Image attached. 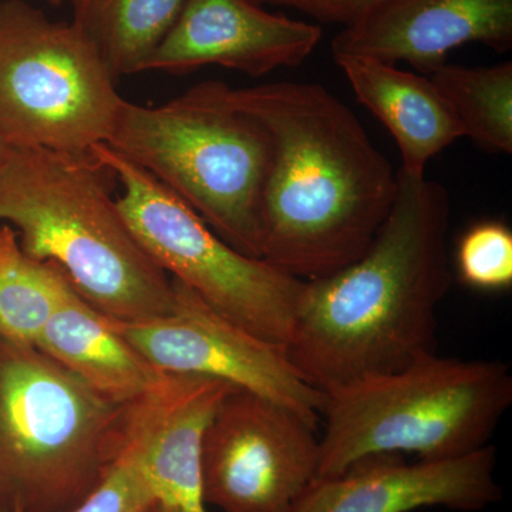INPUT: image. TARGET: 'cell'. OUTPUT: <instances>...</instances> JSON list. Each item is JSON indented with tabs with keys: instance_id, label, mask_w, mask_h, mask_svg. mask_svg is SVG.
Wrapping results in <instances>:
<instances>
[{
	"instance_id": "cell-1",
	"label": "cell",
	"mask_w": 512,
	"mask_h": 512,
	"mask_svg": "<svg viewBox=\"0 0 512 512\" xmlns=\"http://www.w3.org/2000/svg\"><path fill=\"white\" fill-rule=\"evenodd\" d=\"M444 185L397 171L396 200L375 241L336 274L305 282L286 356L323 394L434 352L436 312L453 284Z\"/></svg>"
},
{
	"instance_id": "cell-2",
	"label": "cell",
	"mask_w": 512,
	"mask_h": 512,
	"mask_svg": "<svg viewBox=\"0 0 512 512\" xmlns=\"http://www.w3.org/2000/svg\"><path fill=\"white\" fill-rule=\"evenodd\" d=\"M229 97L274 144L261 259L305 282L356 262L392 210L397 173L355 113L316 83L231 87Z\"/></svg>"
},
{
	"instance_id": "cell-3",
	"label": "cell",
	"mask_w": 512,
	"mask_h": 512,
	"mask_svg": "<svg viewBox=\"0 0 512 512\" xmlns=\"http://www.w3.org/2000/svg\"><path fill=\"white\" fill-rule=\"evenodd\" d=\"M90 154L8 147L0 161V224L23 254L59 266L94 309L119 322L173 311L170 276L133 234Z\"/></svg>"
},
{
	"instance_id": "cell-4",
	"label": "cell",
	"mask_w": 512,
	"mask_h": 512,
	"mask_svg": "<svg viewBox=\"0 0 512 512\" xmlns=\"http://www.w3.org/2000/svg\"><path fill=\"white\" fill-rule=\"evenodd\" d=\"M130 404L0 336V512L76 510L119 458Z\"/></svg>"
},
{
	"instance_id": "cell-5",
	"label": "cell",
	"mask_w": 512,
	"mask_h": 512,
	"mask_svg": "<svg viewBox=\"0 0 512 512\" xmlns=\"http://www.w3.org/2000/svg\"><path fill=\"white\" fill-rule=\"evenodd\" d=\"M512 404V375L498 360L436 352L386 375L325 393L318 477H335L367 457H464L490 444Z\"/></svg>"
},
{
	"instance_id": "cell-6",
	"label": "cell",
	"mask_w": 512,
	"mask_h": 512,
	"mask_svg": "<svg viewBox=\"0 0 512 512\" xmlns=\"http://www.w3.org/2000/svg\"><path fill=\"white\" fill-rule=\"evenodd\" d=\"M229 89L207 80L161 106L123 100L107 146L173 191L231 247L261 259L274 144Z\"/></svg>"
},
{
	"instance_id": "cell-7",
	"label": "cell",
	"mask_w": 512,
	"mask_h": 512,
	"mask_svg": "<svg viewBox=\"0 0 512 512\" xmlns=\"http://www.w3.org/2000/svg\"><path fill=\"white\" fill-rule=\"evenodd\" d=\"M123 97L76 23L26 0L0 5V140L86 156L107 144Z\"/></svg>"
},
{
	"instance_id": "cell-8",
	"label": "cell",
	"mask_w": 512,
	"mask_h": 512,
	"mask_svg": "<svg viewBox=\"0 0 512 512\" xmlns=\"http://www.w3.org/2000/svg\"><path fill=\"white\" fill-rule=\"evenodd\" d=\"M90 156L120 181L121 214L165 274L239 328L286 345L305 281L231 247L173 191L107 144Z\"/></svg>"
},
{
	"instance_id": "cell-9",
	"label": "cell",
	"mask_w": 512,
	"mask_h": 512,
	"mask_svg": "<svg viewBox=\"0 0 512 512\" xmlns=\"http://www.w3.org/2000/svg\"><path fill=\"white\" fill-rule=\"evenodd\" d=\"M319 461L316 426L235 387L202 439V498L222 512H291L318 478Z\"/></svg>"
},
{
	"instance_id": "cell-10",
	"label": "cell",
	"mask_w": 512,
	"mask_h": 512,
	"mask_svg": "<svg viewBox=\"0 0 512 512\" xmlns=\"http://www.w3.org/2000/svg\"><path fill=\"white\" fill-rule=\"evenodd\" d=\"M173 311L144 322L111 320L121 336L165 375L218 379L288 407L318 426L325 394L303 382L284 345L229 322L177 279Z\"/></svg>"
},
{
	"instance_id": "cell-11",
	"label": "cell",
	"mask_w": 512,
	"mask_h": 512,
	"mask_svg": "<svg viewBox=\"0 0 512 512\" xmlns=\"http://www.w3.org/2000/svg\"><path fill=\"white\" fill-rule=\"evenodd\" d=\"M322 35L316 23L268 12L252 0H187L143 72L188 74L217 64L265 76L301 66Z\"/></svg>"
},
{
	"instance_id": "cell-12",
	"label": "cell",
	"mask_w": 512,
	"mask_h": 512,
	"mask_svg": "<svg viewBox=\"0 0 512 512\" xmlns=\"http://www.w3.org/2000/svg\"><path fill=\"white\" fill-rule=\"evenodd\" d=\"M495 466L493 444L453 460L410 464L402 456L367 457L339 476L313 480L291 512L481 511L503 497Z\"/></svg>"
},
{
	"instance_id": "cell-13",
	"label": "cell",
	"mask_w": 512,
	"mask_h": 512,
	"mask_svg": "<svg viewBox=\"0 0 512 512\" xmlns=\"http://www.w3.org/2000/svg\"><path fill=\"white\" fill-rule=\"evenodd\" d=\"M512 49V0H386L332 40V53L407 63L430 76L457 47Z\"/></svg>"
},
{
	"instance_id": "cell-14",
	"label": "cell",
	"mask_w": 512,
	"mask_h": 512,
	"mask_svg": "<svg viewBox=\"0 0 512 512\" xmlns=\"http://www.w3.org/2000/svg\"><path fill=\"white\" fill-rule=\"evenodd\" d=\"M234 386L208 377L165 375L130 404L124 446L158 501L185 512H207L201 447L215 410Z\"/></svg>"
},
{
	"instance_id": "cell-15",
	"label": "cell",
	"mask_w": 512,
	"mask_h": 512,
	"mask_svg": "<svg viewBox=\"0 0 512 512\" xmlns=\"http://www.w3.org/2000/svg\"><path fill=\"white\" fill-rule=\"evenodd\" d=\"M357 101L382 121L402 156L400 170L426 175L429 161L464 137L453 107L430 76L372 57L333 56Z\"/></svg>"
},
{
	"instance_id": "cell-16",
	"label": "cell",
	"mask_w": 512,
	"mask_h": 512,
	"mask_svg": "<svg viewBox=\"0 0 512 512\" xmlns=\"http://www.w3.org/2000/svg\"><path fill=\"white\" fill-rule=\"evenodd\" d=\"M36 348L117 403L136 402L163 376L70 281Z\"/></svg>"
},
{
	"instance_id": "cell-17",
	"label": "cell",
	"mask_w": 512,
	"mask_h": 512,
	"mask_svg": "<svg viewBox=\"0 0 512 512\" xmlns=\"http://www.w3.org/2000/svg\"><path fill=\"white\" fill-rule=\"evenodd\" d=\"M73 23L99 50L114 79L141 73L187 0H70Z\"/></svg>"
},
{
	"instance_id": "cell-18",
	"label": "cell",
	"mask_w": 512,
	"mask_h": 512,
	"mask_svg": "<svg viewBox=\"0 0 512 512\" xmlns=\"http://www.w3.org/2000/svg\"><path fill=\"white\" fill-rule=\"evenodd\" d=\"M430 79L453 107L464 137L490 153H512V63L443 64Z\"/></svg>"
},
{
	"instance_id": "cell-19",
	"label": "cell",
	"mask_w": 512,
	"mask_h": 512,
	"mask_svg": "<svg viewBox=\"0 0 512 512\" xmlns=\"http://www.w3.org/2000/svg\"><path fill=\"white\" fill-rule=\"evenodd\" d=\"M67 282L59 266L29 258L18 242L0 262V336L36 348Z\"/></svg>"
},
{
	"instance_id": "cell-20",
	"label": "cell",
	"mask_w": 512,
	"mask_h": 512,
	"mask_svg": "<svg viewBox=\"0 0 512 512\" xmlns=\"http://www.w3.org/2000/svg\"><path fill=\"white\" fill-rule=\"evenodd\" d=\"M458 275L480 291L512 285V234L507 225L485 221L468 229L457 248Z\"/></svg>"
},
{
	"instance_id": "cell-21",
	"label": "cell",
	"mask_w": 512,
	"mask_h": 512,
	"mask_svg": "<svg viewBox=\"0 0 512 512\" xmlns=\"http://www.w3.org/2000/svg\"><path fill=\"white\" fill-rule=\"evenodd\" d=\"M156 501L133 454L123 446L103 483L72 512H147Z\"/></svg>"
},
{
	"instance_id": "cell-22",
	"label": "cell",
	"mask_w": 512,
	"mask_h": 512,
	"mask_svg": "<svg viewBox=\"0 0 512 512\" xmlns=\"http://www.w3.org/2000/svg\"><path fill=\"white\" fill-rule=\"evenodd\" d=\"M259 6H281L311 16L320 23L342 25L343 29L355 25L367 13L386 0H252Z\"/></svg>"
},
{
	"instance_id": "cell-23",
	"label": "cell",
	"mask_w": 512,
	"mask_h": 512,
	"mask_svg": "<svg viewBox=\"0 0 512 512\" xmlns=\"http://www.w3.org/2000/svg\"><path fill=\"white\" fill-rule=\"evenodd\" d=\"M18 244V235L9 225L0 224V262Z\"/></svg>"
},
{
	"instance_id": "cell-24",
	"label": "cell",
	"mask_w": 512,
	"mask_h": 512,
	"mask_svg": "<svg viewBox=\"0 0 512 512\" xmlns=\"http://www.w3.org/2000/svg\"><path fill=\"white\" fill-rule=\"evenodd\" d=\"M147 512H185L181 510V508L174 507V505L161 503V501H156L153 505H151L150 510Z\"/></svg>"
},
{
	"instance_id": "cell-25",
	"label": "cell",
	"mask_w": 512,
	"mask_h": 512,
	"mask_svg": "<svg viewBox=\"0 0 512 512\" xmlns=\"http://www.w3.org/2000/svg\"><path fill=\"white\" fill-rule=\"evenodd\" d=\"M6 151H8V146H6V144L0 140V161H2V158L5 157Z\"/></svg>"
},
{
	"instance_id": "cell-26",
	"label": "cell",
	"mask_w": 512,
	"mask_h": 512,
	"mask_svg": "<svg viewBox=\"0 0 512 512\" xmlns=\"http://www.w3.org/2000/svg\"><path fill=\"white\" fill-rule=\"evenodd\" d=\"M47 2L52 3L53 6H62L66 0H47Z\"/></svg>"
},
{
	"instance_id": "cell-27",
	"label": "cell",
	"mask_w": 512,
	"mask_h": 512,
	"mask_svg": "<svg viewBox=\"0 0 512 512\" xmlns=\"http://www.w3.org/2000/svg\"><path fill=\"white\" fill-rule=\"evenodd\" d=\"M0 5H2V0H0Z\"/></svg>"
}]
</instances>
